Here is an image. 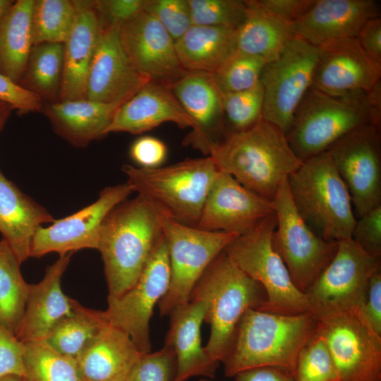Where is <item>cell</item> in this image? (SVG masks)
<instances>
[{
  "label": "cell",
  "mask_w": 381,
  "mask_h": 381,
  "mask_svg": "<svg viewBox=\"0 0 381 381\" xmlns=\"http://www.w3.org/2000/svg\"><path fill=\"white\" fill-rule=\"evenodd\" d=\"M219 171L272 201L284 181L303 164L285 133L262 116L243 131L228 132L209 152Z\"/></svg>",
  "instance_id": "cell-1"
},
{
  "label": "cell",
  "mask_w": 381,
  "mask_h": 381,
  "mask_svg": "<svg viewBox=\"0 0 381 381\" xmlns=\"http://www.w3.org/2000/svg\"><path fill=\"white\" fill-rule=\"evenodd\" d=\"M162 218L138 195L106 216L97 250L104 262L108 298L121 296L136 283L163 234Z\"/></svg>",
  "instance_id": "cell-2"
},
{
  "label": "cell",
  "mask_w": 381,
  "mask_h": 381,
  "mask_svg": "<svg viewBox=\"0 0 381 381\" xmlns=\"http://www.w3.org/2000/svg\"><path fill=\"white\" fill-rule=\"evenodd\" d=\"M311 313L297 315L249 309L239 320L223 362L228 377L262 366L286 369L293 375L298 356L316 332Z\"/></svg>",
  "instance_id": "cell-3"
},
{
  "label": "cell",
  "mask_w": 381,
  "mask_h": 381,
  "mask_svg": "<svg viewBox=\"0 0 381 381\" xmlns=\"http://www.w3.org/2000/svg\"><path fill=\"white\" fill-rule=\"evenodd\" d=\"M190 301L205 302L204 321L211 330L204 348L214 361L223 363L241 317L249 309L262 310L267 295L262 285L244 273L224 250L202 274Z\"/></svg>",
  "instance_id": "cell-4"
},
{
  "label": "cell",
  "mask_w": 381,
  "mask_h": 381,
  "mask_svg": "<svg viewBox=\"0 0 381 381\" xmlns=\"http://www.w3.org/2000/svg\"><path fill=\"white\" fill-rule=\"evenodd\" d=\"M122 171L134 192L162 217L191 226L197 225L219 171L210 156L150 169L124 164Z\"/></svg>",
  "instance_id": "cell-5"
},
{
  "label": "cell",
  "mask_w": 381,
  "mask_h": 381,
  "mask_svg": "<svg viewBox=\"0 0 381 381\" xmlns=\"http://www.w3.org/2000/svg\"><path fill=\"white\" fill-rule=\"evenodd\" d=\"M287 183L297 212L318 236L351 238L356 218L351 197L327 151L303 162Z\"/></svg>",
  "instance_id": "cell-6"
},
{
  "label": "cell",
  "mask_w": 381,
  "mask_h": 381,
  "mask_svg": "<svg viewBox=\"0 0 381 381\" xmlns=\"http://www.w3.org/2000/svg\"><path fill=\"white\" fill-rule=\"evenodd\" d=\"M370 124L366 92L332 96L310 87L286 133L287 141L303 162L328 148L354 129Z\"/></svg>",
  "instance_id": "cell-7"
},
{
  "label": "cell",
  "mask_w": 381,
  "mask_h": 381,
  "mask_svg": "<svg viewBox=\"0 0 381 381\" xmlns=\"http://www.w3.org/2000/svg\"><path fill=\"white\" fill-rule=\"evenodd\" d=\"M276 226L273 213L251 231L238 236L224 252L265 289L267 302L262 310L284 315L310 313L306 294L295 286L273 246L272 235Z\"/></svg>",
  "instance_id": "cell-8"
},
{
  "label": "cell",
  "mask_w": 381,
  "mask_h": 381,
  "mask_svg": "<svg viewBox=\"0 0 381 381\" xmlns=\"http://www.w3.org/2000/svg\"><path fill=\"white\" fill-rule=\"evenodd\" d=\"M170 265V282L158 302L161 316L189 302L191 292L209 265L238 236L213 231L162 218Z\"/></svg>",
  "instance_id": "cell-9"
},
{
  "label": "cell",
  "mask_w": 381,
  "mask_h": 381,
  "mask_svg": "<svg viewBox=\"0 0 381 381\" xmlns=\"http://www.w3.org/2000/svg\"><path fill=\"white\" fill-rule=\"evenodd\" d=\"M381 270V257L370 255L352 240L338 242L332 260L306 291L310 311L317 320L358 310L372 277Z\"/></svg>",
  "instance_id": "cell-10"
},
{
  "label": "cell",
  "mask_w": 381,
  "mask_h": 381,
  "mask_svg": "<svg viewBox=\"0 0 381 381\" xmlns=\"http://www.w3.org/2000/svg\"><path fill=\"white\" fill-rule=\"evenodd\" d=\"M272 203L277 219L273 246L295 286L305 294L332 260L338 242L321 238L306 225L295 207L287 179Z\"/></svg>",
  "instance_id": "cell-11"
},
{
  "label": "cell",
  "mask_w": 381,
  "mask_h": 381,
  "mask_svg": "<svg viewBox=\"0 0 381 381\" xmlns=\"http://www.w3.org/2000/svg\"><path fill=\"white\" fill-rule=\"evenodd\" d=\"M319 47L296 37L260 77L263 89L262 116L286 134L296 109L311 87Z\"/></svg>",
  "instance_id": "cell-12"
},
{
  "label": "cell",
  "mask_w": 381,
  "mask_h": 381,
  "mask_svg": "<svg viewBox=\"0 0 381 381\" xmlns=\"http://www.w3.org/2000/svg\"><path fill=\"white\" fill-rule=\"evenodd\" d=\"M169 282V259L162 234L134 286L119 298H108L104 311L108 323L125 332L143 353L151 351L150 320Z\"/></svg>",
  "instance_id": "cell-13"
},
{
  "label": "cell",
  "mask_w": 381,
  "mask_h": 381,
  "mask_svg": "<svg viewBox=\"0 0 381 381\" xmlns=\"http://www.w3.org/2000/svg\"><path fill=\"white\" fill-rule=\"evenodd\" d=\"M327 151L349 190L356 219L381 206L380 128L361 126Z\"/></svg>",
  "instance_id": "cell-14"
},
{
  "label": "cell",
  "mask_w": 381,
  "mask_h": 381,
  "mask_svg": "<svg viewBox=\"0 0 381 381\" xmlns=\"http://www.w3.org/2000/svg\"><path fill=\"white\" fill-rule=\"evenodd\" d=\"M318 320L339 381H381V337L359 310L341 313Z\"/></svg>",
  "instance_id": "cell-15"
},
{
  "label": "cell",
  "mask_w": 381,
  "mask_h": 381,
  "mask_svg": "<svg viewBox=\"0 0 381 381\" xmlns=\"http://www.w3.org/2000/svg\"><path fill=\"white\" fill-rule=\"evenodd\" d=\"M134 192L128 183L104 188L91 205L47 227L40 226L35 234L30 257L40 258L56 252L60 255L83 248L98 249L100 229L108 213Z\"/></svg>",
  "instance_id": "cell-16"
},
{
  "label": "cell",
  "mask_w": 381,
  "mask_h": 381,
  "mask_svg": "<svg viewBox=\"0 0 381 381\" xmlns=\"http://www.w3.org/2000/svg\"><path fill=\"white\" fill-rule=\"evenodd\" d=\"M118 33L131 65L147 80L169 86L188 72L179 60L174 40L147 12L120 25Z\"/></svg>",
  "instance_id": "cell-17"
},
{
  "label": "cell",
  "mask_w": 381,
  "mask_h": 381,
  "mask_svg": "<svg viewBox=\"0 0 381 381\" xmlns=\"http://www.w3.org/2000/svg\"><path fill=\"white\" fill-rule=\"evenodd\" d=\"M273 213L272 201L258 195L231 175L219 171L195 227L242 235Z\"/></svg>",
  "instance_id": "cell-18"
},
{
  "label": "cell",
  "mask_w": 381,
  "mask_h": 381,
  "mask_svg": "<svg viewBox=\"0 0 381 381\" xmlns=\"http://www.w3.org/2000/svg\"><path fill=\"white\" fill-rule=\"evenodd\" d=\"M318 47L310 88L339 96L368 92L381 80V66L363 51L356 37L331 40Z\"/></svg>",
  "instance_id": "cell-19"
},
{
  "label": "cell",
  "mask_w": 381,
  "mask_h": 381,
  "mask_svg": "<svg viewBox=\"0 0 381 381\" xmlns=\"http://www.w3.org/2000/svg\"><path fill=\"white\" fill-rule=\"evenodd\" d=\"M169 87L193 122L183 144L208 156L210 148L228 133L222 92L212 74L188 71Z\"/></svg>",
  "instance_id": "cell-20"
},
{
  "label": "cell",
  "mask_w": 381,
  "mask_h": 381,
  "mask_svg": "<svg viewBox=\"0 0 381 381\" xmlns=\"http://www.w3.org/2000/svg\"><path fill=\"white\" fill-rule=\"evenodd\" d=\"M147 81L131 65L120 42L118 28L100 27L87 78L86 99L122 105Z\"/></svg>",
  "instance_id": "cell-21"
},
{
  "label": "cell",
  "mask_w": 381,
  "mask_h": 381,
  "mask_svg": "<svg viewBox=\"0 0 381 381\" xmlns=\"http://www.w3.org/2000/svg\"><path fill=\"white\" fill-rule=\"evenodd\" d=\"M380 17L375 0H315L292 24L296 37L319 47L329 41L356 37L370 20Z\"/></svg>",
  "instance_id": "cell-22"
},
{
  "label": "cell",
  "mask_w": 381,
  "mask_h": 381,
  "mask_svg": "<svg viewBox=\"0 0 381 381\" xmlns=\"http://www.w3.org/2000/svg\"><path fill=\"white\" fill-rule=\"evenodd\" d=\"M72 253L60 255L47 267L41 282L29 284L24 316L16 334L21 341L44 340L62 320L73 313V299L64 294L61 286Z\"/></svg>",
  "instance_id": "cell-23"
},
{
  "label": "cell",
  "mask_w": 381,
  "mask_h": 381,
  "mask_svg": "<svg viewBox=\"0 0 381 381\" xmlns=\"http://www.w3.org/2000/svg\"><path fill=\"white\" fill-rule=\"evenodd\" d=\"M165 122L181 128H193L187 115L169 86L147 81L116 110L105 131L140 134Z\"/></svg>",
  "instance_id": "cell-24"
},
{
  "label": "cell",
  "mask_w": 381,
  "mask_h": 381,
  "mask_svg": "<svg viewBox=\"0 0 381 381\" xmlns=\"http://www.w3.org/2000/svg\"><path fill=\"white\" fill-rule=\"evenodd\" d=\"M206 306L202 301H190L174 310L164 345L175 353L177 370L174 381H186L194 376L213 378L219 363L214 361L202 346L200 327Z\"/></svg>",
  "instance_id": "cell-25"
},
{
  "label": "cell",
  "mask_w": 381,
  "mask_h": 381,
  "mask_svg": "<svg viewBox=\"0 0 381 381\" xmlns=\"http://www.w3.org/2000/svg\"><path fill=\"white\" fill-rule=\"evenodd\" d=\"M78 15L64 43V68L59 101L86 99L87 82L100 23L94 1H75Z\"/></svg>",
  "instance_id": "cell-26"
},
{
  "label": "cell",
  "mask_w": 381,
  "mask_h": 381,
  "mask_svg": "<svg viewBox=\"0 0 381 381\" xmlns=\"http://www.w3.org/2000/svg\"><path fill=\"white\" fill-rule=\"evenodd\" d=\"M54 221L44 207L23 193L0 169V233L20 263L30 257L37 230L42 224Z\"/></svg>",
  "instance_id": "cell-27"
},
{
  "label": "cell",
  "mask_w": 381,
  "mask_h": 381,
  "mask_svg": "<svg viewBox=\"0 0 381 381\" xmlns=\"http://www.w3.org/2000/svg\"><path fill=\"white\" fill-rule=\"evenodd\" d=\"M142 353L125 332L108 325L75 361L82 381H125Z\"/></svg>",
  "instance_id": "cell-28"
},
{
  "label": "cell",
  "mask_w": 381,
  "mask_h": 381,
  "mask_svg": "<svg viewBox=\"0 0 381 381\" xmlns=\"http://www.w3.org/2000/svg\"><path fill=\"white\" fill-rule=\"evenodd\" d=\"M120 106L85 99L49 103L42 108L58 135L72 145L83 147L106 135Z\"/></svg>",
  "instance_id": "cell-29"
},
{
  "label": "cell",
  "mask_w": 381,
  "mask_h": 381,
  "mask_svg": "<svg viewBox=\"0 0 381 381\" xmlns=\"http://www.w3.org/2000/svg\"><path fill=\"white\" fill-rule=\"evenodd\" d=\"M237 30L192 25L175 42L182 67L190 72H215L236 51Z\"/></svg>",
  "instance_id": "cell-30"
},
{
  "label": "cell",
  "mask_w": 381,
  "mask_h": 381,
  "mask_svg": "<svg viewBox=\"0 0 381 381\" xmlns=\"http://www.w3.org/2000/svg\"><path fill=\"white\" fill-rule=\"evenodd\" d=\"M246 4V18L237 30L236 49L269 63L296 37L292 24L269 11L258 0H247Z\"/></svg>",
  "instance_id": "cell-31"
},
{
  "label": "cell",
  "mask_w": 381,
  "mask_h": 381,
  "mask_svg": "<svg viewBox=\"0 0 381 381\" xmlns=\"http://www.w3.org/2000/svg\"><path fill=\"white\" fill-rule=\"evenodd\" d=\"M34 0L14 1L0 25V73L18 84L33 47Z\"/></svg>",
  "instance_id": "cell-32"
},
{
  "label": "cell",
  "mask_w": 381,
  "mask_h": 381,
  "mask_svg": "<svg viewBox=\"0 0 381 381\" xmlns=\"http://www.w3.org/2000/svg\"><path fill=\"white\" fill-rule=\"evenodd\" d=\"M73 313L62 320L44 341L59 353L76 359L109 325L104 311L87 308L72 301Z\"/></svg>",
  "instance_id": "cell-33"
},
{
  "label": "cell",
  "mask_w": 381,
  "mask_h": 381,
  "mask_svg": "<svg viewBox=\"0 0 381 381\" xmlns=\"http://www.w3.org/2000/svg\"><path fill=\"white\" fill-rule=\"evenodd\" d=\"M64 68V44L44 43L32 47L18 83L51 103L59 101Z\"/></svg>",
  "instance_id": "cell-34"
},
{
  "label": "cell",
  "mask_w": 381,
  "mask_h": 381,
  "mask_svg": "<svg viewBox=\"0 0 381 381\" xmlns=\"http://www.w3.org/2000/svg\"><path fill=\"white\" fill-rule=\"evenodd\" d=\"M20 262L8 243L0 241V324L16 336L21 325L28 296Z\"/></svg>",
  "instance_id": "cell-35"
},
{
  "label": "cell",
  "mask_w": 381,
  "mask_h": 381,
  "mask_svg": "<svg viewBox=\"0 0 381 381\" xmlns=\"http://www.w3.org/2000/svg\"><path fill=\"white\" fill-rule=\"evenodd\" d=\"M78 15L75 1L34 0L32 12L33 46L44 43L64 44Z\"/></svg>",
  "instance_id": "cell-36"
},
{
  "label": "cell",
  "mask_w": 381,
  "mask_h": 381,
  "mask_svg": "<svg viewBox=\"0 0 381 381\" xmlns=\"http://www.w3.org/2000/svg\"><path fill=\"white\" fill-rule=\"evenodd\" d=\"M23 343L25 381H82L75 359L59 353L44 340Z\"/></svg>",
  "instance_id": "cell-37"
},
{
  "label": "cell",
  "mask_w": 381,
  "mask_h": 381,
  "mask_svg": "<svg viewBox=\"0 0 381 381\" xmlns=\"http://www.w3.org/2000/svg\"><path fill=\"white\" fill-rule=\"evenodd\" d=\"M267 62L262 58L236 51L212 74L222 94L241 92L260 81Z\"/></svg>",
  "instance_id": "cell-38"
},
{
  "label": "cell",
  "mask_w": 381,
  "mask_h": 381,
  "mask_svg": "<svg viewBox=\"0 0 381 381\" xmlns=\"http://www.w3.org/2000/svg\"><path fill=\"white\" fill-rule=\"evenodd\" d=\"M293 377L294 381H339L325 341L317 329L301 350Z\"/></svg>",
  "instance_id": "cell-39"
},
{
  "label": "cell",
  "mask_w": 381,
  "mask_h": 381,
  "mask_svg": "<svg viewBox=\"0 0 381 381\" xmlns=\"http://www.w3.org/2000/svg\"><path fill=\"white\" fill-rule=\"evenodd\" d=\"M222 98L228 132L249 128L262 117L263 89L260 81L246 90L222 93Z\"/></svg>",
  "instance_id": "cell-40"
},
{
  "label": "cell",
  "mask_w": 381,
  "mask_h": 381,
  "mask_svg": "<svg viewBox=\"0 0 381 381\" xmlns=\"http://www.w3.org/2000/svg\"><path fill=\"white\" fill-rule=\"evenodd\" d=\"M192 25L229 27L238 29L247 13L246 1L187 0Z\"/></svg>",
  "instance_id": "cell-41"
},
{
  "label": "cell",
  "mask_w": 381,
  "mask_h": 381,
  "mask_svg": "<svg viewBox=\"0 0 381 381\" xmlns=\"http://www.w3.org/2000/svg\"><path fill=\"white\" fill-rule=\"evenodd\" d=\"M177 363L174 351L169 346L142 353L125 381H174Z\"/></svg>",
  "instance_id": "cell-42"
},
{
  "label": "cell",
  "mask_w": 381,
  "mask_h": 381,
  "mask_svg": "<svg viewBox=\"0 0 381 381\" xmlns=\"http://www.w3.org/2000/svg\"><path fill=\"white\" fill-rule=\"evenodd\" d=\"M143 11L154 16L174 42L192 26L187 0H145Z\"/></svg>",
  "instance_id": "cell-43"
},
{
  "label": "cell",
  "mask_w": 381,
  "mask_h": 381,
  "mask_svg": "<svg viewBox=\"0 0 381 381\" xmlns=\"http://www.w3.org/2000/svg\"><path fill=\"white\" fill-rule=\"evenodd\" d=\"M351 238L368 254L381 257V206L356 219Z\"/></svg>",
  "instance_id": "cell-44"
},
{
  "label": "cell",
  "mask_w": 381,
  "mask_h": 381,
  "mask_svg": "<svg viewBox=\"0 0 381 381\" xmlns=\"http://www.w3.org/2000/svg\"><path fill=\"white\" fill-rule=\"evenodd\" d=\"M145 0L94 1L100 27L118 28L143 11Z\"/></svg>",
  "instance_id": "cell-45"
},
{
  "label": "cell",
  "mask_w": 381,
  "mask_h": 381,
  "mask_svg": "<svg viewBox=\"0 0 381 381\" xmlns=\"http://www.w3.org/2000/svg\"><path fill=\"white\" fill-rule=\"evenodd\" d=\"M24 343L0 324V377H24Z\"/></svg>",
  "instance_id": "cell-46"
},
{
  "label": "cell",
  "mask_w": 381,
  "mask_h": 381,
  "mask_svg": "<svg viewBox=\"0 0 381 381\" xmlns=\"http://www.w3.org/2000/svg\"><path fill=\"white\" fill-rule=\"evenodd\" d=\"M0 101L20 114L37 111L43 107L42 99L35 93L23 87L0 73Z\"/></svg>",
  "instance_id": "cell-47"
},
{
  "label": "cell",
  "mask_w": 381,
  "mask_h": 381,
  "mask_svg": "<svg viewBox=\"0 0 381 381\" xmlns=\"http://www.w3.org/2000/svg\"><path fill=\"white\" fill-rule=\"evenodd\" d=\"M131 158L141 168L161 167L167 158V149L159 139L143 136L135 140L130 147Z\"/></svg>",
  "instance_id": "cell-48"
},
{
  "label": "cell",
  "mask_w": 381,
  "mask_h": 381,
  "mask_svg": "<svg viewBox=\"0 0 381 381\" xmlns=\"http://www.w3.org/2000/svg\"><path fill=\"white\" fill-rule=\"evenodd\" d=\"M358 310L373 331L381 337V270L370 279L365 301Z\"/></svg>",
  "instance_id": "cell-49"
},
{
  "label": "cell",
  "mask_w": 381,
  "mask_h": 381,
  "mask_svg": "<svg viewBox=\"0 0 381 381\" xmlns=\"http://www.w3.org/2000/svg\"><path fill=\"white\" fill-rule=\"evenodd\" d=\"M315 0H258L260 4L283 20L293 24L304 15Z\"/></svg>",
  "instance_id": "cell-50"
},
{
  "label": "cell",
  "mask_w": 381,
  "mask_h": 381,
  "mask_svg": "<svg viewBox=\"0 0 381 381\" xmlns=\"http://www.w3.org/2000/svg\"><path fill=\"white\" fill-rule=\"evenodd\" d=\"M363 51L381 66V19L368 20L356 37Z\"/></svg>",
  "instance_id": "cell-51"
},
{
  "label": "cell",
  "mask_w": 381,
  "mask_h": 381,
  "mask_svg": "<svg viewBox=\"0 0 381 381\" xmlns=\"http://www.w3.org/2000/svg\"><path fill=\"white\" fill-rule=\"evenodd\" d=\"M234 381H294L291 373L275 366H262L239 372Z\"/></svg>",
  "instance_id": "cell-52"
},
{
  "label": "cell",
  "mask_w": 381,
  "mask_h": 381,
  "mask_svg": "<svg viewBox=\"0 0 381 381\" xmlns=\"http://www.w3.org/2000/svg\"><path fill=\"white\" fill-rule=\"evenodd\" d=\"M366 101L370 117V124L381 127V80L366 92Z\"/></svg>",
  "instance_id": "cell-53"
},
{
  "label": "cell",
  "mask_w": 381,
  "mask_h": 381,
  "mask_svg": "<svg viewBox=\"0 0 381 381\" xmlns=\"http://www.w3.org/2000/svg\"><path fill=\"white\" fill-rule=\"evenodd\" d=\"M12 110H13L12 107L0 101V131L6 123Z\"/></svg>",
  "instance_id": "cell-54"
},
{
  "label": "cell",
  "mask_w": 381,
  "mask_h": 381,
  "mask_svg": "<svg viewBox=\"0 0 381 381\" xmlns=\"http://www.w3.org/2000/svg\"><path fill=\"white\" fill-rule=\"evenodd\" d=\"M13 3L12 0H0V25Z\"/></svg>",
  "instance_id": "cell-55"
},
{
  "label": "cell",
  "mask_w": 381,
  "mask_h": 381,
  "mask_svg": "<svg viewBox=\"0 0 381 381\" xmlns=\"http://www.w3.org/2000/svg\"><path fill=\"white\" fill-rule=\"evenodd\" d=\"M0 381H25V380L18 375H9L0 377Z\"/></svg>",
  "instance_id": "cell-56"
},
{
  "label": "cell",
  "mask_w": 381,
  "mask_h": 381,
  "mask_svg": "<svg viewBox=\"0 0 381 381\" xmlns=\"http://www.w3.org/2000/svg\"><path fill=\"white\" fill-rule=\"evenodd\" d=\"M199 381H212V380H206V379H201Z\"/></svg>",
  "instance_id": "cell-57"
}]
</instances>
